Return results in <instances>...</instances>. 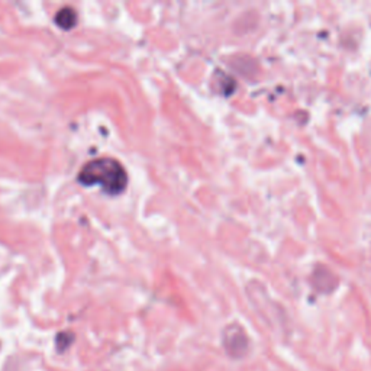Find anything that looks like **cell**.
<instances>
[{
  "label": "cell",
  "mask_w": 371,
  "mask_h": 371,
  "mask_svg": "<svg viewBox=\"0 0 371 371\" xmlns=\"http://www.w3.org/2000/svg\"><path fill=\"white\" fill-rule=\"evenodd\" d=\"M78 181L83 186H99L106 195L118 196L126 188L128 174L118 160L98 158L83 166Z\"/></svg>",
  "instance_id": "cell-1"
},
{
  "label": "cell",
  "mask_w": 371,
  "mask_h": 371,
  "mask_svg": "<svg viewBox=\"0 0 371 371\" xmlns=\"http://www.w3.org/2000/svg\"><path fill=\"white\" fill-rule=\"evenodd\" d=\"M56 24L61 28V29H71L77 25V14L73 8L67 6L59 11V14L56 15Z\"/></svg>",
  "instance_id": "cell-3"
},
{
  "label": "cell",
  "mask_w": 371,
  "mask_h": 371,
  "mask_svg": "<svg viewBox=\"0 0 371 371\" xmlns=\"http://www.w3.org/2000/svg\"><path fill=\"white\" fill-rule=\"evenodd\" d=\"M223 344H225V348L229 352V355L235 357V358L243 357L248 348V341H247L245 334L243 332V330H240L237 327H230L226 330Z\"/></svg>",
  "instance_id": "cell-2"
},
{
  "label": "cell",
  "mask_w": 371,
  "mask_h": 371,
  "mask_svg": "<svg viewBox=\"0 0 371 371\" xmlns=\"http://www.w3.org/2000/svg\"><path fill=\"white\" fill-rule=\"evenodd\" d=\"M73 340H74V337H73V334H70V332L60 334V335H59V338H57V345H59V350H60V351L66 350L68 345H71Z\"/></svg>",
  "instance_id": "cell-4"
}]
</instances>
